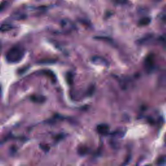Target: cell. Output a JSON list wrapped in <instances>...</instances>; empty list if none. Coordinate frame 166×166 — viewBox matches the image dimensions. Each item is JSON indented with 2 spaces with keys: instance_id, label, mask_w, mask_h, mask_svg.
Masks as SVG:
<instances>
[{
  "instance_id": "6da1fadb",
  "label": "cell",
  "mask_w": 166,
  "mask_h": 166,
  "mask_svg": "<svg viewBox=\"0 0 166 166\" xmlns=\"http://www.w3.org/2000/svg\"><path fill=\"white\" fill-rule=\"evenodd\" d=\"M24 55V50L20 46H14L6 53L5 57L8 62L16 63L20 61Z\"/></svg>"
},
{
  "instance_id": "7a4b0ae2",
  "label": "cell",
  "mask_w": 166,
  "mask_h": 166,
  "mask_svg": "<svg viewBox=\"0 0 166 166\" xmlns=\"http://www.w3.org/2000/svg\"><path fill=\"white\" fill-rule=\"evenodd\" d=\"M145 66L148 71L153 70L154 66V59L153 57V55H149V57H147L145 61Z\"/></svg>"
},
{
  "instance_id": "3957f363",
  "label": "cell",
  "mask_w": 166,
  "mask_h": 166,
  "mask_svg": "<svg viewBox=\"0 0 166 166\" xmlns=\"http://www.w3.org/2000/svg\"><path fill=\"white\" fill-rule=\"evenodd\" d=\"M109 127L106 124H101L97 125V131L102 135L106 134L108 132Z\"/></svg>"
},
{
  "instance_id": "277c9868",
  "label": "cell",
  "mask_w": 166,
  "mask_h": 166,
  "mask_svg": "<svg viewBox=\"0 0 166 166\" xmlns=\"http://www.w3.org/2000/svg\"><path fill=\"white\" fill-rule=\"evenodd\" d=\"M91 60L93 62L96 63V64H101V65H103V66H108V62L103 58L101 57H94L93 58L91 59Z\"/></svg>"
},
{
  "instance_id": "5b68a950",
  "label": "cell",
  "mask_w": 166,
  "mask_h": 166,
  "mask_svg": "<svg viewBox=\"0 0 166 166\" xmlns=\"http://www.w3.org/2000/svg\"><path fill=\"white\" fill-rule=\"evenodd\" d=\"M151 22V20L149 18H147V17H145V18H142V19L140 20V22H139V24L140 25H143V26H145V25H148Z\"/></svg>"
},
{
  "instance_id": "8992f818",
  "label": "cell",
  "mask_w": 166,
  "mask_h": 166,
  "mask_svg": "<svg viewBox=\"0 0 166 166\" xmlns=\"http://www.w3.org/2000/svg\"><path fill=\"white\" fill-rule=\"evenodd\" d=\"M88 151V149L86 147H80V148L79 149V153L80 154V155H83V154H85Z\"/></svg>"
},
{
  "instance_id": "52a82bcc",
  "label": "cell",
  "mask_w": 166,
  "mask_h": 166,
  "mask_svg": "<svg viewBox=\"0 0 166 166\" xmlns=\"http://www.w3.org/2000/svg\"><path fill=\"white\" fill-rule=\"evenodd\" d=\"M166 162V158L165 156H162V157H160L158 160V164L159 165H163L165 164Z\"/></svg>"
},
{
  "instance_id": "ba28073f",
  "label": "cell",
  "mask_w": 166,
  "mask_h": 166,
  "mask_svg": "<svg viewBox=\"0 0 166 166\" xmlns=\"http://www.w3.org/2000/svg\"><path fill=\"white\" fill-rule=\"evenodd\" d=\"M94 86H93V87H91V88H90L89 89V91H88V95H91L92 93H93V92H94Z\"/></svg>"
}]
</instances>
